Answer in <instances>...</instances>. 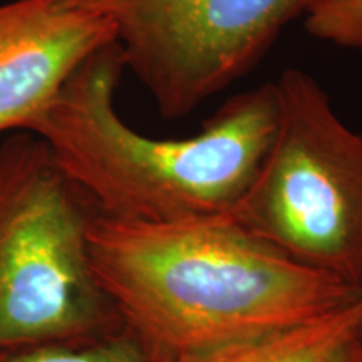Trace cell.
I'll list each match as a JSON object with an SVG mask.
<instances>
[{"mask_svg": "<svg viewBox=\"0 0 362 362\" xmlns=\"http://www.w3.org/2000/svg\"><path fill=\"white\" fill-rule=\"evenodd\" d=\"M279 117L252 185L230 215L298 264L362 291V131L309 72L275 83Z\"/></svg>", "mask_w": 362, "mask_h": 362, "instance_id": "4", "label": "cell"}, {"mask_svg": "<svg viewBox=\"0 0 362 362\" xmlns=\"http://www.w3.org/2000/svg\"><path fill=\"white\" fill-rule=\"evenodd\" d=\"M146 342L123 324L106 336L71 342H44L0 351V362H160Z\"/></svg>", "mask_w": 362, "mask_h": 362, "instance_id": "8", "label": "cell"}, {"mask_svg": "<svg viewBox=\"0 0 362 362\" xmlns=\"http://www.w3.org/2000/svg\"><path fill=\"white\" fill-rule=\"evenodd\" d=\"M304 25L312 37L357 51L362 45V0H320L304 17Z\"/></svg>", "mask_w": 362, "mask_h": 362, "instance_id": "9", "label": "cell"}, {"mask_svg": "<svg viewBox=\"0 0 362 362\" xmlns=\"http://www.w3.org/2000/svg\"><path fill=\"white\" fill-rule=\"evenodd\" d=\"M116 40L112 22L78 0L0 6V134L27 131L62 86Z\"/></svg>", "mask_w": 362, "mask_h": 362, "instance_id": "6", "label": "cell"}, {"mask_svg": "<svg viewBox=\"0 0 362 362\" xmlns=\"http://www.w3.org/2000/svg\"><path fill=\"white\" fill-rule=\"evenodd\" d=\"M361 337H362V327H361Z\"/></svg>", "mask_w": 362, "mask_h": 362, "instance_id": "12", "label": "cell"}, {"mask_svg": "<svg viewBox=\"0 0 362 362\" xmlns=\"http://www.w3.org/2000/svg\"><path fill=\"white\" fill-rule=\"evenodd\" d=\"M362 296L330 314L267 334L160 362H346L361 339Z\"/></svg>", "mask_w": 362, "mask_h": 362, "instance_id": "7", "label": "cell"}, {"mask_svg": "<svg viewBox=\"0 0 362 362\" xmlns=\"http://www.w3.org/2000/svg\"><path fill=\"white\" fill-rule=\"evenodd\" d=\"M346 362H362V337L357 341L354 349L351 351V354L347 357Z\"/></svg>", "mask_w": 362, "mask_h": 362, "instance_id": "10", "label": "cell"}, {"mask_svg": "<svg viewBox=\"0 0 362 362\" xmlns=\"http://www.w3.org/2000/svg\"><path fill=\"white\" fill-rule=\"evenodd\" d=\"M88 243L121 322L160 357L297 327L362 296L248 232L230 211L170 223L96 211Z\"/></svg>", "mask_w": 362, "mask_h": 362, "instance_id": "1", "label": "cell"}, {"mask_svg": "<svg viewBox=\"0 0 362 362\" xmlns=\"http://www.w3.org/2000/svg\"><path fill=\"white\" fill-rule=\"evenodd\" d=\"M90 198L59 168L39 136L0 144V351L86 341L123 325L96 282Z\"/></svg>", "mask_w": 362, "mask_h": 362, "instance_id": "3", "label": "cell"}, {"mask_svg": "<svg viewBox=\"0 0 362 362\" xmlns=\"http://www.w3.org/2000/svg\"><path fill=\"white\" fill-rule=\"evenodd\" d=\"M116 29L126 69L180 119L260 64L320 0H78Z\"/></svg>", "mask_w": 362, "mask_h": 362, "instance_id": "5", "label": "cell"}, {"mask_svg": "<svg viewBox=\"0 0 362 362\" xmlns=\"http://www.w3.org/2000/svg\"><path fill=\"white\" fill-rule=\"evenodd\" d=\"M357 51H359V54H361V57H362V45H361V47H359V49H357Z\"/></svg>", "mask_w": 362, "mask_h": 362, "instance_id": "11", "label": "cell"}, {"mask_svg": "<svg viewBox=\"0 0 362 362\" xmlns=\"http://www.w3.org/2000/svg\"><path fill=\"white\" fill-rule=\"evenodd\" d=\"M124 71L117 40L99 49L27 131L47 144L59 168L104 216L170 223L232 211L274 138L275 83L228 98L197 134L156 139L117 115Z\"/></svg>", "mask_w": 362, "mask_h": 362, "instance_id": "2", "label": "cell"}]
</instances>
